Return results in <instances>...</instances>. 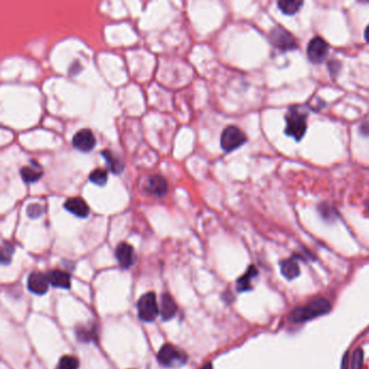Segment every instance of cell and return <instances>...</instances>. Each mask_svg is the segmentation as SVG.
<instances>
[{
    "mask_svg": "<svg viewBox=\"0 0 369 369\" xmlns=\"http://www.w3.org/2000/svg\"><path fill=\"white\" fill-rule=\"evenodd\" d=\"M332 310V304L327 299L317 298L308 302L304 306H299L289 315V320L293 323L300 324L307 321H311L313 318L327 314Z\"/></svg>",
    "mask_w": 369,
    "mask_h": 369,
    "instance_id": "cell-1",
    "label": "cell"
},
{
    "mask_svg": "<svg viewBox=\"0 0 369 369\" xmlns=\"http://www.w3.org/2000/svg\"><path fill=\"white\" fill-rule=\"evenodd\" d=\"M307 114L302 112L299 106H292L286 115V134L293 137L296 141H300L306 131Z\"/></svg>",
    "mask_w": 369,
    "mask_h": 369,
    "instance_id": "cell-2",
    "label": "cell"
},
{
    "mask_svg": "<svg viewBox=\"0 0 369 369\" xmlns=\"http://www.w3.org/2000/svg\"><path fill=\"white\" fill-rule=\"evenodd\" d=\"M247 141L246 134L235 126L226 127L221 134V147L224 152L230 153L244 145Z\"/></svg>",
    "mask_w": 369,
    "mask_h": 369,
    "instance_id": "cell-3",
    "label": "cell"
},
{
    "mask_svg": "<svg viewBox=\"0 0 369 369\" xmlns=\"http://www.w3.org/2000/svg\"><path fill=\"white\" fill-rule=\"evenodd\" d=\"M158 362L165 367H178L186 363L187 356L184 352L172 344H165L157 354Z\"/></svg>",
    "mask_w": 369,
    "mask_h": 369,
    "instance_id": "cell-4",
    "label": "cell"
},
{
    "mask_svg": "<svg viewBox=\"0 0 369 369\" xmlns=\"http://www.w3.org/2000/svg\"><path fill=\"white\" fill-rule=\"evenodd\" d=\"M139 317L144 322H153L158 315L156 297L153 293H147L138 302Z\"/></svg>",
    "mask_w": 369,
    "mask_h": 369,
    "instance_id": "cell-5",
    "label": "cell"
},
{
    "mask_svg": "<svg viewBox=\"0 0 369 369\" xmlns=\"http://www.w3.org/2000/svg\"><path fill=\"white\" fill-rule=\"evenodd\" d=\"M270 37L272 44L276 48L283 50V51H287V50H295L298 48L296 38L282 26L274 27L271 31Z\"/></svg>",
    "mask_w": 369,
    "mask_h": 369,
    "instance_id": "cell-6",
    "label": "cell"
},
{
    "mask_svg": "<svg viewBox=\"0 0 369 369\" xmlns=\"http://www.w3.org/2000/svg\"><path fill=\"white\" fill-rule=\"evenodd\" d=\"M307 57L313 63H322L328 54V44L322 37H314L306 49Z\"/></svg>",
    "mask_w": 369,
    "mask_h": 369,
    "instance_id": "cell-7",
    "label": "cell"
},
{
    "mask_svg": "<svg viewBox=\"0 0 369 369\" xmlns=\"http://www.w3.org/2000/svg\"><path fill=\"white\" fill-rule=\"evenodd\" d=\"M96 144V140L93 132L89 129H82L73 138V145L78 151L87 153L94 148Z\"/></svg>",
    "mask_w": 369,
    "mask_h": 369,
    "instance_id": "cell-8",
    "label": "cell"
},
{
    "mask_svg": "<svg viewBox=\"0 0 369 369\" xmlns=\"http://www.w3.org/2000/svg\"><path fill=\"white\" fill-rule=\"evenodd\" d=\"M168 182L161 174H154L147 179L146 189L149 194L157 197H163L168 192Z\"/></svg>",
    "mask_w": 369,
    "mask_h": 369,
    "instance_id": "cell-9",
    "label": "cell"
},
{
    "mask_svg": "<svg viewBox=\"0 0 369 369\" xmlns=\"http://www.w3.org/2000/svg\"><path fill=\"white\" fill-rule=\"evenodd\" d=\"M49 279L47 275H44L43 273H32L28 276L27 281V287L29 292L35 294V295H44L48 292L49 288Z\"/></svg>",
    "mask_w": 369,
    "mask_h": 369,
    "instance_id": "cell-10",
    "label": "cell"
},
{
    "mask_svg": "<svg viewBox=\"0 0 369 369\" xmlns=\"http://www.w3.org/2000/svg\"><path fill=\"white\" fill-rule=\"evenodd\" d=\"M116 259L123 268H129L135 260L133 248L127 243L119 244L116 248Z\"/></svg>",
    "mask_w": 369,
    "mask_h": 369,
    "instance_id": "cell-11",
    "label": "cell"
},
{
    "mask_svg": "<svg viewBox=\"0 0 369 369\" xmlns=\"http://www.w3.org/2000/svg\"><path fill=\"white\" fill-rule=\"evenodd\" d=\"M64 208L68 212H71L72 215L82 219L87 218L89 213H90V208H89V206L87 205L84 199L79 197H73L67 199L64 204Z\"/></svg>",
    "mask_w": 369,
    "mask_h": 369,
    "instance_id": "cell-12",
    "label": "cell"
},
{
    "mask_svg": "<svg viewBox=\"0 0 369 369\" xmlns=\"http://www.w3.org/2000/svg\"><path fill=\"white\" fill-rule=\"evenodd\" d=\"M31 163L33 164L32 166H26L21 169V177L23 179V181L28 184L35 183L38 180H41L44 174L42 167L39 166L37 162L32 161Z\"/></svg>",
    "mask_w": 369,
    "mask_h": 369,
    "instance_id": "cell-13",
    "label": "cell"
},
{
    "mask_svg": "<svg viewBox=\"0 0 369 369\" xmlns=\"http://www.w3.org/2000/svg\"><path fill=\"white\" fill-rule=\"evenodd\" d=\"M47 276L49 279V283L56 288H62V289L71 288V276L63 271L60 270L50 271Z\"/></svg>",
    "mask_w": 369,
    "mask_h": 369,
    "instance_id": "cell-14",
    "label": "cell"
},
{
    "mask_svg": "<svg viewBox=\"0 0 369 369\" xmlns=\"http://www.w3.org/2000/svg\"><path fill=\"white\" fill-rule=\"evenodd\" d=\"M177 304L172 297L169 294H164L162 296V304H161V314L164 321H169L174 317L177 313Z\"/></svg>",
    "mask_w": 369,
    "mask_h": 369,
    "instance_id": "cell-15",
    "label": "cell"
},
{
    "mask_svg": "<svg viewBox=\"0 0 369 369\" xmlns=\"http://www.w3.org/2000/svg\"><path fill=\"white\" fill-rule=\"evenodd\" d=\"M101 155L105 159L108 169L114 174L123 173L124 164H123V162L121 161V159H119L117 156H115V154L112 151H109V149H104V151L101 152Z\"/></svg>",
    "mask_w": 369,
    "mask_h": 369,
    "instance_id": "cell-16",
    "label": "cell"
},
{
    "mask_svg": "<svg viewBox=\"0 0 369 369\" xmlns=\"http://www.w3.org/2000/svg\"><path fill=\"white\" fill-rule=\"evenodd\" d=\"M281 272L285 278L293 281L300 274V267L294 259H287L281 262Z\"/></svg>",
    "mask_w": 369,
    "mask_h": 369,
    "instance_id": "cell-17",
    "label": "cell"
},
{
    "mask_svg": "<svg viewBox=\"0 0 369 369\" xmlns=\"http://www.w3.org/2000/svg\"><path fill=\"white\" fill-rule=\"evenodd\" d=\"M257 276V270L254 266H250L248 268V271L244 276L237 281V289L238 292H246L248 289H250V283L251 279Z\"/></svg>",
    "mask_w": 369,
    "mask_h": 369,
    "instance_id": "cell-18",
    "label": "cell"
},
{
    "mask_svg": "<svg viewBox=\"0 0 369 369\" xmlns=\"http://www.w3.org/2000/svg\"><path fill=\"white\" fill-rule=\"evenodd\" d=\"M302 5V2H295V0H281V2H278V7L281 11L287 15H293L298 12Z\"/></svg>",
    "mask_w": 369,
    "mask_h": 369,
    "instance_id": "cell-19",
    "label": "cell"
},
{
    "mask_svg": "<svg viewBox=\"0 0 369 369\" xmlns=\"http://www.w3.org/2000/svg\"><path fill=\"white\" fill-rule=\"evenodd\" d=\"M108 179V174L107 171L104 170V169H95L93 170L90 176H89V180H90L93 184L99 185V186H104L107 182Z\"/></svg>",
    "mask_w": 369,
    "mask_h": 369,
    "instance_id": "cell-20",
    "label": "cell"
},
{
    "mask_svg": "<svg viewBox=\"0 0 369 369\" xmlns=\"http://www.w3.org/2000/svg\"><path fill=\"white\" fill-rule=\"evenodd\" d=\"M79 362L74 356H63L60 358L56 369H78Z\"/></svg>",
    "mask_w": 369,
    "mask_h": 369,
    "instance_id": "cell-21",
    "label": "cell"
},
{
    "mask_svg": "<svg viewBox=\"0 0 369 369\" xmlns=\"http://www.w3.org/2000/svg\"><path fill=\"white\" fill-rule=\"evenodd\" d=\"M364 364V352L362 348H356V350L352 354L351 358V369H362Z\"/></svg>",
    "mask_w": 369,
    "mask_h": 369,
    "instance_id": "cell-22",
    "label": "cell"
},
{
    "mask_svg": "<svg viewBox=\"0 0 369 369\" xmlns=\"http://www.w3.org/2000/svg\"><path fill=\"white\" fill-rule=\"evenodd\" d=\"M14 253V249L13 247L10 245V244H7L5 243L4 246H3V251H2V261L4 264H8L10 261H11V258H12V255Z\"/></svg>",
    "mask_w": 369,
    "mask_h": 369,
    "instance_id": "cell-23",
    "label": "cell"
},
{
    "mask_svg": "<svg viewBox=\"0 0 369 369\" xmlns=\"http://www.w3.org/2000/svg\"><path fill=\"white\" fill-rule=\"evenodd\" d=\"M44 213V207L39 204L29 205L27 208V216L32 219H37Z\"/></svg>",
    "mask_w": 369,
    "mask_h": 369,
    "instance_id": "cell-24",
    "label": "cell"
},
{
    "mask_svg": "<svg viewBox=\"0 0 369 369\" xmlns=\"http://www.w3.org/2000/svg\"><path fill=\"white\" fill-rule=\"evenodd\" d=\"M77 338H79V340L82 341H89L90 340V336L92 335L91 332L87 331L85 328H77Z\"/></svg>",
    "mask_w": 369,
    "mask_h": 369,
    "instance_id": "cell-25",
    "label": "cell"
},
{
    "mask_svg": "<svg viewBox=\"0 0 369 369\" xmlns=\"http://www.w3.org/2000/svg\"><path fill=\"white\" fill-rule=\"evenodd\" d=\"M361 132L365 135H368L369 134V122L367 123H364L362 126H361Z\"/></svg>",
    "mask_w": 369,
    "mask_h": 369,
    "instance_id": "cell-26",
    "label": "cell"
},
{
    "mask_svg": "<svg viewBox=\"0 0 369 369\" xmlns=\"http://www.w3.org/2000/svg\"><path fill=\"white\" fill-rule=\"evenodd\" d=\"M365 39H366V42L369 44V25L365 29Z\"/></svg>",
    "mask_w": 369,
    "mask_h": 369,
    "instance_id": "cell-27",
    "label": "cell"
},
{
    "mask_svg": "<svg viewBox=\"0 0 369 369\" xmlns=\"http://www.w3.org/2000/svg\"><path fill=\"white\" fill-rule=\"evenodd\" d=\"M202 369H212V365H211L210 363H208V364H206Z\"/></svg>",
    "mask_w": 369,
    "mask_h": 369,
    "instance_id": "cell-28",
    "label": "cell"
},
{
    "mask_svg": "<svg viewBox=\"0 0 369 369\" xmlns=\"http://www.w3.org/2000/svg\"><path fill=\"white\" fill-rule=\"evenodd\" d=\"M367 207H368V209H369V202L367 203Z\"/></svg>",
    "mask_w": 369,
    "mask_h": 369,
    "instance_id": "cell-29",
    "label": "cell"
}]
</instances>
